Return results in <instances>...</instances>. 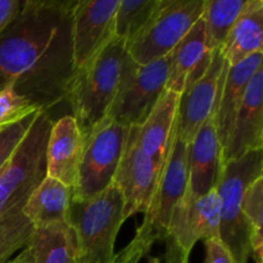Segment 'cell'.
I'll return each instance as SVG.
<instances>
[{"label": "cell", "instance_id": "1", "mask_svg": "<svg viewBox=\"0 0 263 263\" xmlns=\"http://www.w3.org/2000/svg\"><path fill=\"white\" fill-rule=\"evenodd\" d=\"M73 0H26L0 33V90L15 91L50 116L68 105L73 80Z\"/></svg>", "mask_w": 263, "mask_h": 263}, {"label": "cell", "instance_id": "2", "mask_svg": "<svg viewBox=\"0 0 263 263\" xmlns=\"http://www.w3.org/2000/svg\"><path fill=\"white\" fill-rule=\"evenodd\" d=\"M126 57L125 44L113 37L74 72L67 102L82 135H86L109 113L120 86Z\"/></svg>", "mask_w": 263, "mask_h": 263}, {"label": "cell", "instance_id": "3", "mask_svg": "<svg viewBox=\"0 0 263 263\" xmlns=\"http://www.w3.org/2000/svg\"><path fill=\"white\" fill-rule=\"evenodd\" d=\"M123 222V200L113 184L92 199L72 202L74 263H115L116 239Z\"/></svg>", "mask_w": 263, "mask_h": 263}, {"label": "cell", "instance_id": "4", "mask_svg": "<svg viewBox=\"0 0 263 263\" xmlns=\"http://www.w3.org/2000/svg\"><path fill=\"white\" fill-rule=\"evenodd\" d=\"M263 176L262 151L251 152L221 164L216 190L221 203L220 239L235 263H248L249 230L243 213V198L249 184Z\"/></svg>", "mask_w": 263, "mask_h": 263}, {"label": "cell", "instance_id": "5", "mask_svg": "<svg viewBox=\"0 0 263 263\" xmlns=\"http://www.w3.org/2000/svg\"><path fill=\"white\" fill-rule=\"evenodd\" d=\"M130 127L105 117L84 135V151L72 202H85L104 192L113 181L127 143Z\"/></svg>", "mask_w": 263, "mask_h": 263}, {"label": "cell", "instance_id": "6", "mask_svg": "<svg viewBox=\"0 0 263 263\" xmlns=\"http://www.w3.org/2000/svg\"><path fill=\"white\" fill-rule=\"evenodd\" d=\"M189 144L175 135L167 158L159 172L152 202L136 230L135 240L146 253L154 243L164 240L175 208L184 197L189 177Z\"/></svg>", "mask_w": 263, "mask_h": 263}, {"label": "cell", "instance_id": "7", "mask_svg": "<svg viewBox=\"0 0 263 263\" xmlns=\"http://www.w3.org/2000/svg\"><path fill=\"white\" fill-rule=\"evenodd\" d=\"M205 0H161L148 25L127 45L139 64L170 55L204 12Z\"/></svg>", "mask_w": 263, "mask_h": 263}, {"label": "cell", "instance_id": "8", "mask_svg": "<svg viewBox=\"0 0 263 263\" xmlns=\"http://www.w3.org/2000/svg\"><path fill=\"white\" fill-rule=\"evenodd\" d=\"M170 55L139 64L126 57L120 86L108 117L127 127H139L166 90Z\"/></svg>", "mask_w": 263, "mask_h": 263}, {"label": "cell", "instance_id": "9", "mask_svg": "<svg viewBox=\"0 0 263 263\" xmlns=\"http://www.w3.org/2000/svg\"><path fill=\"white\" fill-rule=\"evenodd\" d=\"M51 123L50 116L39 113L26 138L0 171V213L27 199L45 176V149Z\"/></svg>", "mask_w": 263, "mask_h": 263}, {"label": "cell", "instance_id": "10", "mask_svg": "<svg viewBox=\"0 0 263 263\" xmlns=\"http://www.w3.org/2000/svg\"><path fill=\"white\" fill-rule=\"evenodd\" d=\"M220 225L221 203L216 186L198 198L185 192L167 229V249L189 263L190 253L198 241L220 238Z\"/></svg>", "mask_w": 263, "mask_h": 263}, {"label": "cell", "instance_id": "11", "mask_svg": "<svg viewBox=\"0 0 263 263\" xmlns=\"http://www.w3.org/2000/svg\"><path fill=\"white\" fill-rule=\"evenodd\" d=\"M158 176L159 170L151 157L139 146L135 128L131 127L122 158L112 181L122 197L123 220H128L136 213L145 215L152 202Z\"/></svg>", "mask_w": 263, "mask_h": 263}, {"label": "cell", "instance_id": "12", "mask_svg": "<svg viewBox=\"0 0 263 263\" xmlns=\"http://www.w3.org/2000/svg\"><path fill=\"white\" fill-rule=\"evenodd\" d=\"M225 69L221 49L216 48L207 71L180 95L175 135L184 143L190 144L203 123L215 115Z\"/></svg>", "mask_w": 263, "mask_h": 263}, {"label": "cell", "instance_id": "13", "mask_svg": "<svg viewBox=\"0 0 263 263\" xmlns=\"http://www.w3.org/2000/svg\"><path fill=\"white\" fill-rule=\"evenodd\" d=\"M120 0H74L72 7V49L80 68L115 37V15Z\"/></svg>", "mask_w": 263, "mask_h": 263}, {"label": "cell", "instance_id": "14", "mask_svg": "<svg viewBox=\"0 0 263 263\" xmlns=\"http://www.w3.org/2000/svg\"><path fill=\"white\" fill-rule=\"evenodd\" d=\"M263 149V67L249 81L240 108L234 120L226 145L221 152V164L251 152Z\"/></svg>", "mask_w": 263, "mask_h": 263}, {"label": "cell", "instance_id": "15", "mask_svg": "<svg viewBox=\"0 0 263 263\" xmlns=\"http://www.w3.org/2000/svg\"><path fill=\"white\" fill-rule=\"evenodd\" d=\"M84 151V135L72 115L53 121L45 149V175L73 189Z\"/></svg>", "mask_w": 263, "mask_h": 263}, {"label": "cell", "instance_id": "16", "mask_svg": "<svg viewBox=\"0 0 263 263\" xmlns=\"http://www.w3.org/2000/svg\"><path fill=\"white\" fill-rule=\"evenodd\" d=\"M213 50L215 49L211 48L208 43L207 30L202 15L170 54L166 90L181 95L186 87L207 71Z\"/></svg>", "mask_w": 263, "mask_h": 263}, {"label": "cell", "instance_id": "17", "mask_svg": "<svg viewBox=\"0 0 263 263\" xmlns=\"http://www.w3.org/2000/svg\"><path fill=\"white\" fill-rule=\"evenodd\" d=\"M221 168V144L215 115L197 131L189 144L187 194L198 198L216 186Z\"/></svg>", "mask_w": 263, "mask_h": 263}, {"label": "cell", "instance_id": "18", "mask_svg": "<svg viewBox=\"0 0 263 263\" xmlns=\"http://www.w3.org/2000/svg\"><path fill=\"white\" fill-rule=\"evenodd\" d=\"M179 100V94L164 90L143 125L134 127L139 146L151 157L159 172L175 138Z\"/></svg>", "mask_w": 263, "mask_h": 263}, {"label": "cell", "instance_id": "19", "mask_svg": "<svg viewBox=\"0 0 263 263\" xmlns=\"http://www.w3.org/2000/svg\"><path fill=\"white\" fill-rule=\"evenodd\" d=\"M262 53L254 54L246 61L228 66L226 64L220 95L215 110L216 126H217L218 140L221 144V152L226 145L234 120L240 108L241 102L246 95L249 81L256 73L257 69L262 67Z\"/></svg>", "mask_w": 263, "mask_h": 263}, {"label": "cell", "instance_id": "20", "mask_svg": "<svg viewBox=\"0 0 263 263\" xmlns=\"http://www.w3.org/2000/svg\"><path fill=\"white\" fill-rule=\"evenodd\" d=\"M72 187L53 177L44 176L23 205V213L35 229L69 223Z\"/></svg>", "mask_w": 263, "mask_h": 263}, {"label": "cell", "instance_id": "21", "mask_svg": "<svg viewBox=\"0 0 263 263\" xmlns=\"http://www.w3.org/2000/svg\"><path fill=\"white\" fill-rule=\"evenodd\" d=\"M263 2L248 0L240 15L221 45V54L228 66H235L263 51Z\"/></svg>", "mask_w": 263, "mask_h": 263}, {"label": "cell", "instance_id": "22", "mask_svg": "<svg viewBox=\"0 0 263 263\" xmlns=\"http://www.w3.org/2000/svg\"><path fill=\"white\" fill-rule=\"evenodd\" d=\"M35 263H74L73 231L69 223L35 229L28 243Z\"/></svg>", "mask_w": 263, "mask_h": 263}, {"label": "cell", "instance_id": "23", "mask_svg": "<svg viewBox=\"0 0 263 263\" xmlns=\"http://www.w3.org/2000/svg\"><path fill=\"white\" fill-rule=\"evenodd\" d=\"M26 200L0 213V263H7L28 247L35 228L23 213Z\"/></svg>", "mask_w": 263, "mask_h": 263}, {"label": "cell", "instance_id": "24", "mask_svg": "<svg viewBox=\"0 0 263 263\" xmlns=\"http://www.w3.org/2000/svg\"><path fill=\"white\" fill-rule=\"evenodd\" d=\"M248 5V0H205L203 20L211 48H221Z\"/></svg>", "mask_w": 263, "mask_h": 263}, {"label": "cell", "instance_id": "25", "mask_svg": "<svg viewBox=\"0 0 263 263\" xmlns=\"http://www.w3.org/2000/svg\"><path fill=\"white\" fill-rule=\"evenodd\" d=\"M161 0H120L115 15V37L128 44L143 31Z\"/></svg>", "mask_w": 263, "mask_h": 263}, {"label": "cell", "instance_id": "26", "mask_svg": "<svg viewBox=\"0 0 263 263\" xmlns=\"http://www.w3.org/2000/svg\"><path fill=\"white\" fill-rule=\"evenodd\" d=\"M243 213L249 230L251 257L254 263H263V176L254 180L246 189Z\"/></svg>", "mask_w": 263, "mask_h": 263}, {"label": "cell", "instance_id": "27", "mask_svg": "<svg viewBox=\"0 0 263 263\" xmlns=\"http://www.w3.org/2000/svg\"><path fill=\"white\" fill-rule=\"evenodd\" d=\"M37 110L40 109L18 94L10 85L0 90V128L18 122Z\"/></svg>", "mask_w": 263, "mask_h": 263}, {"label": "cell", "instance_id": "28", "mask_svg": "<svg viewBox=\"0 0 263 263\" xmlns=\"http://www.w3.org/2000/svg\"><path fill=\"white\" fill-rule=\"evenodd\" d=\"M40 112H43V110H37L28 117L9 126H5L0 130V171L10 161L13 154L15 153L18 146L21 145L23 139L27 135L36 116Z\"/></svg>", "mask_w": 263, "mask_h": 263}, {"label": "cell", "instance_id": "29", "mask_svg": "<svg viewBox=\"0 0 263 263\" xmlns=\"http://www.w3.org/2000/svg\"><path fill=\"white\" fill-rule=\"evenodd\" d=\"M205 258L204 263H235L230 252L221 239H208L204 241Z\"/></svg>", "mask_w": 263, "mask_h": 263}, {"label": "cell", "instance_id": "30", "mask_svg": "<svg viewBox=\"0 0 263 263\" xmlns=\"http://www.w3.org/2000/svg\"><path fill=\"white\" fill-rule=\"evenodd\" d=\"M21 4V0H0V33L17 15Z\"/></svg>", "mask_w": 263, "mask_h": 263}, {"label": "cell", "instance_id": "31", "mask_svg": "<svg viewBox=\"0 0 263 263\" xmlns=\"http://www.w3.org/2000/svg\"><path fill=\"white\" fill-rule=\"evenodd\" d=\"M7 263H35V262H33V257H32V253H31L30 248L26 247L25 249H22L18 254H15V256Z\"/></svg>", "mask_w": 263, "mask_h": 263}, {"label": "cell", "instance_id": "32", "mask_svg": "<svg viewBox=\"0 0 263 263\" xmlns=\"http://www.w3.org/2000/svg\"><path fill=\"white\" fill-rule=\"evenodd\" d=\"M166 263H187V262H184L181 259V257L179 256V254H176L175 252L168 251V249H167V252H166Z\"/></svg>", "mask_w": 263, "mask_h": 263}, {"label": "cell", "instance_id": "33", "mask_svg": "<svg viewBox=\"0 0 263 263\" xmlns=\"http://www.w3.org/2000/svg\"><path fill=\"white\" fill-rule=\"evenodd\" d=\"M148 263H161V261H159L158 258H151Z\"/></svg>", "mask_w": 263, "mask_h": 263}, {"label": "cell", "instance_id": "34", "mask_svg": "<svg viewBox=\"0 0 263 263\" xmlns=\"http://www.w3.org/2000/svg\"><path fill=\"white\" fill-rule=\"evenodd\" d=\"M0 130H2V128H0Z\"/></svg>", "mask_w": 263, "mask_h": 263}]
</instances>
